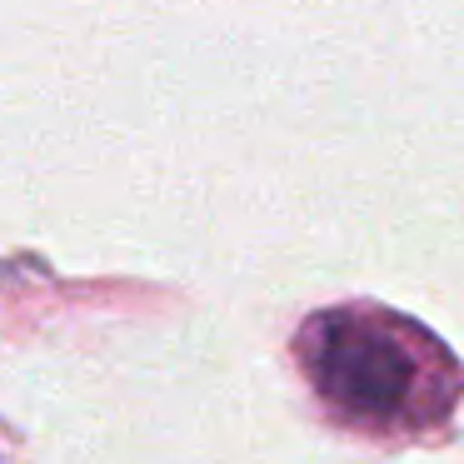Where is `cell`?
I'll list each match as a JSON object with an SVG mask.
<instances>
[{
    "label": "cell",
    "mask_w": 464,
    "mask_h": 464,
    "mask_svg": "<svg viewBox=\"0 0 464 464\" xmlns=\"http://www.w3.org/2000/svg\"><path fill=\"white\" fill-rule=\"evenodd\" d=\"M310 390L340 424L364 434H420L450 420L464 370L420 320L384 304H334L295 334Z\"/></svg>",
    "instance_id": "6da1fadb"
}]
</instances>
